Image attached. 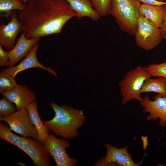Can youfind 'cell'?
I'll list each match as a JSON object with an SVG mask.
<instances>
[{
	"label": "cell",
	"mask_w": 166,
	"mask_h": 166,
	"mask_svg": "<svg viewBox=\"0 0 166 166\" xmlns=\"http://www.w3.org/2000/svg\"><path fill=\"white\" fill-rule=\"evenodd\" d=\"M47 151L53 158L57 166H76L77 160L70 157L66 151L69 148L70 144L64 139L57 138L53 135L49 133L44 144Z\"/></svg>",
	"instance_id": "obj_8"
},
{
	"label": "cell",
	"mask_w": 166,
	"mask_h": 166,
	"mask_svg": "<svg viewBox=\"0 0 166 166\" xmlns=\"http://www.w3.org/2000/svg\"><path fill=\"white\" fill-rule=\"evenodd\" d=\"M8 16L10 20L7 24L3 22L0 24V44L8 51L14 47L17 37L22 28L17 11L14 10L5 14V17Z\"/></svg>",
	"instance_id": "obj_10"
},
{
	"label": "cell",
	"mask_w": 166,
	"mask_h": 166,
	"mask_svg": "<svg viewBox=\"0 0 166 166\" xmlns=\"http://www.w3.org/2000/svg\"><path fill=\"white\" fill-rule=\"evenodd\" d=\"M66 0L76 13L77 19L87 17L97 21L101 17L93 8L90 0Z\"/></svg>",
	"instance_id": "obj_15"
},
{
	"label": "cell",
	"mask_w": 166,
	"mask_h": 166,
	"mask_svg": "<svg viewBox=\"0 0 166 166\" xmlns=\"http://www.w3.org/2000/svg\"><path fill=\"white\" fill-rule=\"evenodd\" d=\"M163 38H164L166 40V34L163 37ZM165 61H166V60H165Z\"/></svg>",
	"instance_id": "obj_29"
},
{
	"label": "cell",
	"mask_w": 166,
	"mask_h": 166,
	"mask_svg": "<svg viewBox=\"0 0 166 166\" xmlns=\"http://www.w3.org/2000/svg\"><path fill=\"white\" fill-rule=\"evenodd\" d=\"M140 105L143 108V111L149 115L146 117L149 121L158 120L162 127L166 126V97L157 94L151 100L148 95L144 96L140 101Z\"/></svg>",
	"instance_id": "obj_9"
},
{
	"label": "cell",
	"mask_w": 166,
	"mask_h": 166,
	"mask_svg": "<svg viewBox=\"0 0 166 166\" xmlns=\"http://www.w3.org/2000/svg\"><path fill=\"white\" fill-rule=\"evenodd\" d=\"M140 4L139 0H111L110 14L122 31L135 35Z\"/></svg>",
	"instance_id": "obj_4"
},
{
	"label": "cell",
	"mask_w": 166,
	"mask_h": 166,
	"mask_svg": "<svg viewBox=\"0 0 166 166\" xmlns=\"http://www.w3.org/2000/svg\"><path fill=\"white\" fill-rule=\"evenodd\" d=\"M152 92L157 93L166 97V79L160 77L156 78L151 77L144 82L141 89V93Z\"/></svg>",
	"instance_id": "obj_18"
},
{
	"label": "cell",
	"mask_w": 166,
	"mask_h": 166,
	"mask_svg": "<svg viewBox=\"0 0 166 166\" xmlns=\"http://www.w3.org/2000/svg\"><path fill=\"white\" fill-rule=\"evenodd\" d=\"M105 146L107 152L102 165H108L115 164L120 166H138L141 164L140 163H136L133 161L128 150V146L118 148L110 144H105Z\"/></svg>",
	"instance_id": "obj_11"
},
{
	"label": "cell",
	"mask_w": 166,
	"mask_h": 166,
	"mask_svg": "<svg viewBox=\"0 0 166 166\" xmlns=\"http://www.w3.org/2000/svg\"><path fill=\"white\" fill-rule=\"evenodd\" d=\"M139 12L140 16L146 17L161 28L164 16L163 6H154L144 3L140 5Z\"/></svg>",
	"instance_id": "obj_16"
},
{
	"label": "cell",
	"mask_w": 166,
	"mask_h": 166,
	"mask_svg": "<svg viewBox=\"0 0 166 166\" xmlns=\"http://www.w3.org/2000/svg\"><path fill=\"white\" fill-rule=\"evenodd\" d=\"M38 48V42L31 49L26 57L19 64L12 67L2 69H1V71L5 72L15 77L17 74L21 71L30 68H38L46 70L54 76L57 77V73L55 72L52 68L46 67L38 61L37 57V53Z\"/></svg>",
	"instance_id": "obj_13"
},
{
	"label": "cell",
	"mask_w": 166,
	"mask_h": 166,
	"mask_svg": "<svg viewBox=\"0 0 166 166\" xmlns=\"http://www.w3.org/2000/svg\"><path fill=\"white\" fill-rule=\"evenodd\" d=\"M137 45L147 51L153 49L161 42L163 38L160 28L144 17L140 16L135 35Z\"/></svg>",
	"instance_id": "obj_6"
},
{
	"label": "cell",
	"mask_w": 166,
	"mask_h": 166,
	"mask_svg": "<svg viewBox=\"0 0 166 166\" xmlns=\"http://www.w3.org/2000/svg\"><path fill=\"white\" fill-rule=\"evenodd\" d=\"M18 85L15 77L1 71L0 72V93L1 94L15 88Z\"/></svg>",
	"instance_id": "obj_19"
},
{
	"label": "cell",
	"mask_w": 166,
	"mask_h": 166,
	"mask_svg": "<svg viewBox=\"0 0 166 166\" xmlns=\"http://www.w3.org/2000/svg\"><path fill=\"white\" fill-rule=\"evenodd\" d=\"M27 109L31 121L36 127L38 133L37 140L44 144L50 131L41 119L38 112L36 101L30 104L28 106Z\"/></svg>",
	"instance_id": "obj_17"
},
{
	"label": "cell",
	"mask_w": 166,
	"mask_h": 166,
	"mask_svg": "<svg viewBox=\"0 0 166 166\" xmlns=\"http://www.w3.org/2000/svg\"><path fill=\"white\" fill-rule=\"evenodd\" d=\"M50 105L55 112L54 117L49 121L42 120L48 130L67 140L78 136V129L86 121L84 111L66 104L59 106L54 102Z\"/></svg>",
	"instance_id": "obj_2"
},
{
	"label": "cell",
	"mask_w": 166,
	"mask_h": 166,
	"mask_svg": "<svg viewBox=\"0 0 166 166\" xmlns=\"http://www.w3.org/2000/svg\"><path fill=\"white\" fill-rule=\"evenodd\" d=\"M1 94L15 104L17 111L27 108L36 98V93L25 85H18L14 88Z\"/></svg>",
	"instance_id": "obj_12"
},
{
	"label": "cell",
	"mask_w": 166,
	"mask_h": 166,
	"mask_svg": "<svg viewBox=\"0 0 166 166\" xmlns=\"http://www.w3.org/2000/svg\"><path fill=\"white\" fill-rule=\"evenodd\" d=\"M19 1L22 2H23V3L24 4H25L26 2L28 0H19Z\"/></svg>",
	"instance_id": "obj_28"
},
{
	"label": "cell",
	"mask_w": 166,
	"mask_h": 166,
	"mask_svg": "<svg viewBox=\"0 0 166 166\" xmlns=\"http://www.w3.org/2000/svg\"><path fill=\"white\" fill-rule=\"evenodd\" d=\"M147 69L151 77H160L166 79V61L149 65Z\"/></svg>",
	"instance_id": "obj_22"
},
{
	"label": "cell",
	"mask_w": 166,
	"mask_h": 166,
	"mask_svg": "<svg viewBox=\"0 0 166 166\" xmlns=\"http://www.w3.org/2000/svg\"><path fill=\"white\" fill-rule=\"evenodd\" d=\"M9 125L0 122V138L24 151L34 166H50L49 154L44 144L32 137L18 136L11 132Z\"/></svg>",
	"instance_id": "obj_3"
},
{
	"label": "cell",
	"mask_w": 166,
	"mask_h": 166,
	"mask_svg": "<svg viewBox=\"0 0 166 166\" xmlns=\"http://www.w3.org/2000/svg\"><path fill=\"white\" fill-rule=\"evenodd\" d=\"M0 121L8 124L11 131L15 132L37 140L38 133L31 121L27 108L18 110L9 115L0 117Z\"/></svg>",
	"instance_id": "obj_7"
},
{
	"label": "cell",
	"mask_w": 166,
	"mask_h": 166,
	"mask_svg": "<svg viewBox=\"0 0 166 166\" xmlns=\"http://www.w3.org/2000/svg\"><path fill=\"white\" fill-rule=\"evenodd\" d=\"M17 111V108L5 97L0 100V117L9 115Z\"/></svg>",
	"instance_id": "obj_23"
},
{
	"label": "cell",
	"mask_w": 166,
	"mask_h": 166,
	"mask_svg": "<svg viewBox=\"0 0 166 166\" xmlns=\"http://www.w3.org/2000/svg\"><path fill=\"white\" fill-rule=\"evenodd\" d=\"M90 1L93 8L101 17L110 14L111 0Z\"/></svg>",
	"instance_id": "obj_21"
},
{
	"label": "cell",
	"mask_w": 166,
	"mask_h": 166,
	"mask_svg": "<svg viewBox=\"0 0 166 166\" xmlns=\"http://www.w3.org/2000/svg\"><path fill=\"white\" fill-rule=\"evenodd\" d=\"M151 77L146 66H137L128 72L119 84L123 97L122 104L132 99L142 101L141 89L145 81Z\"/></svg>",
	"instance_id": "obj_5"
},
{
	"label": "cell",
	"mask_w": 166,
	"mask_h": 166,
	"mask_svg": "<svg viewBox=\"0 0 166 166\" xmlns=\"http://www.w3.org/2000/svg\"><path fill=\"white\" fill-rule=\"evenodd\" d=\"M142 139L143 143V148L144 149H145L148 145V137L147 136H142Z\"/></svg>",
	"instance_id": "obj_27"
},
{
	"label": "cell",
	"mask_w": 166,
	"mask_h": 166,
	"mask_svg": "<svg viewBox=\"0 0 166 166\" xmlns=\"http://www.w3.org/2000/svg\"><path fill=\"white\" fill-rule=\"evenodd\" d=\"M18 11L26 38L44 37L60 33L65 24L76 16L66 0H28Z\"/></svg>",
	"instance_id": "obj_1"
},
{
	"label": "cell",
	"mask_w": 166,
	"mask_h": 166,
	"mask_svg": "<svg viewBox=\"0 0 166 166\" xmlns=\"http://www.w3.org/2000/svg\"><path fill=\"white\" fill-rule=\"evenodd\" d=\"M25 8L23 2L19 0H0V12L9 14L15 10H22Z\"/></svg>",
	"instance_id": "obj_20"
},
{
	"label": "cell",
	"mask_w": 166,
	"mask_h": 166,
	"mask_svg": "<svg viewBox=\"0 0 166 166\" xmlns=\"http://www.w3.org/2000/svg\"><path fill=\"white\" fill-rule=\"evenodd\" d=\"M41 38H27L25 34L22 32L20 37L16 39L17 42L14 47L7 52L10 66L12 67L24 57H26L35 44Z\"/></svg>",
	"instance_id": "obj_14"
},
{
	"label": "cell",
	"mask_w": 166,
	"mask_h": 166,
	"mask_svg": "<svg viewBox=\"0 0 166 166\" xmlns=\"http://www.w3.org/2000/svg\"><path fill=\"white\" fill-rule=\"evenodd\" d=\"M158 1H162V2H165V1H166V0H157Z\"/></svg>",
	"instance_id": "obj_30"
},
{
	"label": "cell",
	"mask_w": 166,
	"mask_h": 166,
	"mask_svg": "<svg viewBox=\"0 0 166 166\" xmlns=\"http://www.w3.org/2000/svg\"><path fill=\"white\" fill-rule=\"evenodd\" d=\"M140 2L143 3L148 5L158 6H164L166 5V2H162L158 1L157 0H139Z\"/></svg>",
	"instance_id": "obj_25"
},
{
	"label": "cell",
	"mask_w": 166,
	"mask_h": 166,
	"mask_svg": "<svg viewBox=\"0 0 166 166\" xmlns=\"http://www.w3.org/2000/svg\"><path fill=\"white\" fill-rule=\"evenodd\" d=\"M10 66L8 55L7 52L4 51L2 45H0V67Z\"/></svg>",
	"instance_id": "obj_24"
},
{
	"label": "cell",
	"mask_w": 166,
	"mask_h": 166,
	"mask_svg": "<svg viewBox=\"0 0 166 166\" xmlns=\"http://www.w3.org/2000/svg\"><path fill=\"white\" fill-rule=\"evenodd\" d=\"M164 10V16L162 26L160 28L162 36L163 37L166 34V5L163 6Z\"/></svg>",
	"instance_id": "obj_26"
}]
</instances>
